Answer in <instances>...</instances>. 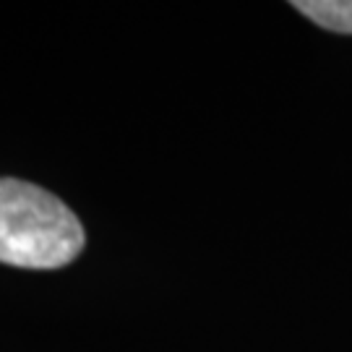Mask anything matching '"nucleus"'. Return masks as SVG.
I'll return each instance as SVG.
<instances>
[{
    "label": "nucleus",
    "mask_w": 352,
    "mask_h": 352,
    "mask_svg": "<svg viewBox=\"0 0 352 352\" xmlns=\"http://www.w3.org/2000/svg\"><path fill=\"white\" fill-rule=\"evenodd\" d=\"M84 245L81 219L55 193L19 177H0V264L60 269Z\"/></svg>",
    "instance_id": "f257e3e1"
},
{
    "label": "nucleus",
    "mask_w": 352,
    "mask_h": 352,
    "mask_svg": "<svg viewBox=\"0 0 352 352\" xmlns=\"http://www.w3.org/2000/svg\"><path fill=\"white\" fill-rule=\"evenodd\" d=\"M292 8L329 32L352 34V0H295Z\"/></svg>",
    "instance_id": "f03ea898"
}]
</instances>
